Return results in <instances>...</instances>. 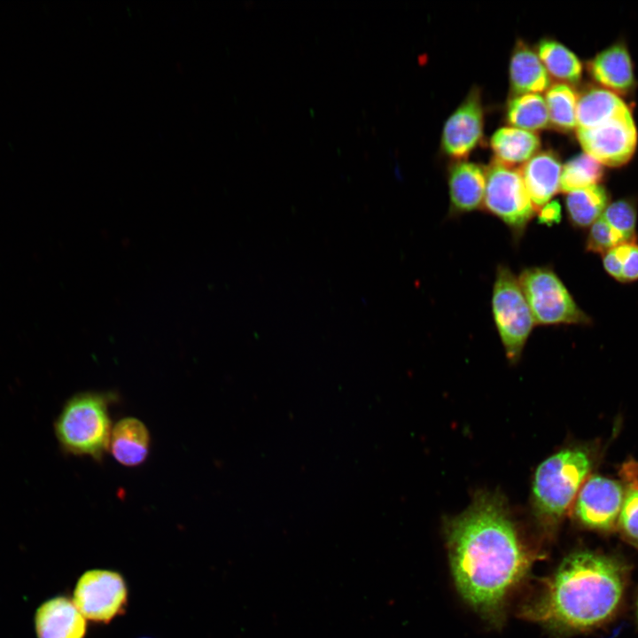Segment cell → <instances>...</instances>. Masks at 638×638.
Instances as JSON below:
<instances>
[{
    "label": "cell",
    "instance_id": "f1b7e54d",
    "mask_svg": "<svg viewBox=\"0 0 638 638\" xmlns=\"http://www.w3.org/2000/svg\"><path fill=\"white\" fill-rule=\"evenodd\" d=\"M540 222L552 225L561 220V206L557 201H549L538 212Z\"/></svg>",
    "mask_w": 638,
    "mask_h": 638
},
{
    "label": "cell",
    "instance_id": "e0dca14e",
    "mask_svg": "<svg viewBox=\"0 0 638 638\" xmlns=\"http://www.w3.org/2000/svg\"><path fill=\"white\" fill-rule=\"evenodd\" d=\"M150 444V432L145 424L137 418L125 417L113 426L109 448L118 463L136 467L146 460Z\"/></svg>",
    "mask_w": 638,
    "mask_h": 638
},
{
    "label": "cell",
    "instance_id": "7c38bea8",
    "mask_svg": "<svg viewBox=\"0 0 638 638\" xmlns=\"http://www.w3.org/2000/svg\"><path fill=\"white\" fill-rule=\"evenodd\" d=\"M36 638H84L87 619L73 599L56 595L42 603L34 617Z\"/></svg>",
    "mask_w": 638,
    "mask_h": 638
},
{
    "label": "cell",
    "instance_id": "6da1fadb",
    "mask_svg": "<svg viewBox=\"0 0 638 638\" xmlns=\"http://www.w3.org/2000/svg\"><path fill=\"white\" fill-rule=\"evenodd\" d=\"M446 533L461 595L483 615L496 616L531 564L502 497L476 495L466 510L447 520Z\"/></svg>",
    "mask_w": 638,
    "mask_h": 638
},
{
    "label": "cell",
    "instance_id": "d6986e66",
    "mask_svg": "<svg viewBox=\"0 0 638 638\" xmlns=\"http://www.w3.org/2000/svg\"><path fill=\"white\" fill-rule=\"evenodd\" d=\"M627 108L615 93L603 88H590L578 96L576 129H588Z\"/></svg>",
    "mask_w": 638,
    "mask_h": 638
},
{
    "label": "cell",
    "instance_id": "603a6c76",
    "mask_svg": "<svg viewBox=\"0 0 638 638\" xmlns=\"http://www.w3.org/2000/svg\"><path fill=\"white\" fill-rule=\"evenodd\" d=\"M577 98L570 85L561 82L550 85L546 91L545 101L551 127L562 132H570L577 127Z\"/></svg>",
    "mask_w": 638,
    "mask_h": 638
},
{
    "label": "cell",
    "instance_id": "83f0119b",
    "mask_svg": "<svg viewBox=\"0 0 638 638\" xmlns=\"http://www.w3.org/2000/svg\"><path fill=\"white\" fill-rule=\"evenodd\" d=\"M638 280V244H632L631 250L623 264L621 283Z\"/></svg>",
    "mask_w": 638,
    "mask_h": 638
},
{
    "label": "cell",
    "instance_id": "9a60e30c",
    "mask_svg": "<svg viewBox=\"0 0 638 638\" xmlns=\"http://www.w3.org/2000/svg\"><path fill=\"white\" fill-rule=\"evenodd\" d=\"M592 78L613 93H628L634 86L633 64L627 49L616 43L599 52L589 63Z\"/></svg>",
    "mask_w": 638,
    "mask_h": 638
},
{
    "label": "cell",
    "instance_id": "52a82bcc",
    "mask_svg": "<svg viewBox=\"0 0 638 638\" xmlns=\"http://www.w3.org/2000/svg\"><path fill=\"white\" fill-rule=\"evenodd\" d=\"M483 206L504 222L517 239L536 214L520 170L495 160L486 167Z\"/></svg>",
    "mask_w": 638,
    "mask_h": 638
},
{
    "label": "cell",
    "instance_id": "ac0fdd59",
    "mask_svg": "<svg viewBox=\"0 0 638 638\" xmlns=\"http://www.w3.org/2000/svg\"><path fill=\"white\" fill-rule=\"evenodd\" d=\"M541 145L535 132L510 126L497 129L490 139L494 160L513 167L527 162L540 152Z\"/></svg>",
    "mask_w": 638,
    "mask_h": 638
},
{
    "label": "cell",
    "instance_id": "7a4b0ae2",
    "mask_svg": "<svg viewBox=\"0 0 638 638\" xmlns=\"http://www.w3.org/2000/svg\"><path fill=\"white\" fill-rule=\"evenodd\" d=\"M625 576L614 559L594 552L568 556L527 617L563 631H584L608 621L623 597Z\"/></svg>",
    "mask_w": 638,
    "mask_h": 638
},
{
    "label": "cell",
    "instance_id": "5bb4252c",
    "mask_svg": "<svg viewBox=\"0 0 638 638\" xmlns=\"http://www.w3.org/2000/svg\"><path fill=\"white\" fill-rule=\"evenodd\" d=\"M519 170L537 213L560 191L562 164L559 157L550 150L539 152Z\"/></svg>",
    "mask_w": 638,
    "mask_h": 638
},
{
    "label": "cell",
    "instance_id": "30bf717a",
    "mask_svg": "<svg viewBox=\"0 0 638 638\" xmlns=\"http://www.w3.org/2000/svg\"><path fill=\"white\" fill-rule=\"evenodd\" d=\"M624 497L623 486L618 481L592 476L585 480L577 494L575 517L587 527L611 529L619 519Z\"/></svg>",
    "mask_w": 638,
    "mask_h": 638
},
{
    "label": "cell",
    "instance_id": "1f68e13d",
    "mask_svg": "<svg viewBox=\"0 0 638 638\" xmlns=\"http://www.w3.org/2000/svg\"><path fill=\"white\" fill-rule=\"evenodd\" d=\"M637 616H638V601H637Z\"/></svg>",
    "mask_w": 638,
    "mask_h": 638
},
{
    "label": "cell",
    "instance_id": "7402d4cb",
    "mask_svg": "<svg viewBox=\"0 0 638 638\" xmlns=\"http://www.w3.org/2000/svg\"><path fill=\"white\" fill-rule=\"evenodd\" d=\"M506 121L510 127L535 133L549 128L545 98L534 93L511 96L506 107Z\"/></svg>",
    "mask_w": 638,
    "mask_h": 638
},
{
    "label": "cell",
    "instance_id": "4dcf8cb0",
    "mask_svg": "<svg viewBox=\"0 0 638 638\" xmlns=\"http://www.w3.org/2000/svg\"><path fill=\"white\" fill-rule=\"evenodd\" d=\"M625 471L626 476L628 478L630 484L638 485V475H635L630 467L625 468Z\"/></svg>",
    "mask_w": 638,
    "mask_h": 638
},
{
    "label": "cell",
    "instance_id": "4fadbf2b",
    "mask_svg": "<svg viewBox=\"0 0 638 638\" xmlns=\"http://www.w3.org/2000/svg\"><path fill=\"white\" fill-rule=\"evenodd\" d=\"M450 213L461 214L483 206L486 167L466 160L455 161L448 169Z\"/></svg>",
    "mask_w": 638,
    "mask_h": 638
},
{
    "label": "cell",
    "instance_id": "484cf974",
    "mask_svg": "<svg viewBox=\"0 0 638 638\" xmlns=\"http://www.w3.org/2000/svg\"><path fill=\"white\" fill-rule=\"evenodd\" d=\"M623 243H626L625 237L600 217L590 227L586 250L604 254Z\"/></svg>",
    "mask_w": 638,
    "mask_h": 638
},
{
    "label": "cell",
    "instance_id": "d4e9b609",
    "mask_svg": "<svg viewBox=\"0 0 638 638\" xmlns=\"http://www.w3.org/2000/svg\"><path fill=\"white\" fill-rule=\"evenodd\" d=\"M601 217L619 231L626 242H635L637 209L633 200L622 198L609 204Z\"/></svg>",
    "mask_w": 638,
    "mask_h": 638
},
{
    "label": "cell",
    "instance_id": "cb8c5ba5",
    "mask_svg": "<svg viewBox=\"0 0 638 638\" xmlns=\"http://www.w3.org/2000/svg\"><path fill=\"white\" fill-rule=\"evenodd\" d=\"M603 168L596 160L587 153L570 159L563 167L560 191H573L597 185L603 178Z\"/></svg>",
    "mask_w": 638,
    "mask_h": 638
},
{
    "label": "cell",
    "instance_id": "5b68a950",
    "mask_svg": "<svg viewBox=\"0 0 638 638\" xmlns=\"http://www.w3.org/2000/svg\"><path fill=\"white\" fill-rule=\"evenodd\" d=\"M518 282L537 325L591 323L558 277L547 267L524 269Z\"/></svg>",
    "mask_w": 638,
    "mask_h": 638
},
{
    "label": "cell",
    "instance_id": "3957f363",
    "mask_svg": "<svg viewBox=\"0 0 638 638\" xmlns=\"http://www.w3.org/2000/svg\"><path fill=\"white\" fill-rule=\"evenodd\" d=\"M112 397L105 393L82 392L66 400L53 423L64 454L102 458L109 448L113 430L109 415Z\"/></svg>",
    "mask_w": 638,
    "mask_h": 638
},
{
    "label": "cell",
    "instance_id": "f546056e",
    "mask_svg": "<svg viewBox=\"0 0 638 638\" xmlns=\"http://www.w3.org/2000/svg\"><path fill=\"white\" fill-rule=\"evenodd\" d=\"M603 263L606 272L619 282H621L623 264L616 256L613 249L603 254Z\"/></svg>",
    "mask_w": 638,
    "mask_h": 638
},
{
    "label": "cell",
    "instance_id": "9c48e42d",
    "mask_svg": "<svg viewBox=\"0 0 638 638\" xmlns=\"http://www.w3.org/2000/svg\"><path fill=\"white\" fill-rule=\"evenodd\" d=\"M577 137L585 153L613 167L627 163L637 145L636 127L628 107L595 127L577 129Z\"/></svg>",
    "mask_w": 638,
    "mask_h": 638
},
{
    "label": "cell",
    "instance_id": "8992f818",
    "mask_svg": "<svg viewBox=\"0 0 638 638\" xmlns=\"http://www.w3.org/2000/svg\"><path fill=\"white\" fill-rule=\"evenodd\" d=\"M492 311L506 355L516 362L535 323L518 278L503 265L496 269Z\"/></svg>",
    "mask_w": 638,
    "mask_h": 638
},
{
    "label": "cell",
    "instance_id": "ba28073f",
    "mask_svg": "<svg viewBox=\"0 0 638 638\" xmlns=\"http://www.w3.org/2000/svg\"><path fill=\"white\" fill-rule=\"evenodd\" d=\"M72 599L86 619L106 624L125 610L128 588L119 572L92 569L79 577Z\"/></svg>",
    "mask_w": 638,
    "mask_h": 638
},
{
    "label": "cell",
    "instance_id": "ffe728a7",
    "mask_svg": "<svg viewBox=\"0 0 638 638\" xmlns=\"http://www.w3.org/2000/svg\"><path fill=\"white\" fill-rule=\"evenodd\" d=\"M537 54L549 76L565 84H575L582 74L578 57L561 43L544 38L537 47Z\"/></svg>",
    "mask_w": 638,
    "mask_h": 638
},
{
    "label": "cell",
    "instance_id": "2e32d148",
    "mask_svg": "<svg viewBox=\"0 0 638 638\" xmlns=\"http://www.w3.org/2000/svg\"><path fill=\"white\" fill-rule=\"evenodd\" d=\"M510 85L511 96L540 94L550 87V76L537 52L521 40L516 43L511 53Z\"/></svg>",
    "mask_w": 638,
    "mask_h": 638
},
{
    "label": "cell",
    "instance_id": "277c9868",
    "mask_svg": "<svg viewBox=\"0 0 638 638\" xmlns=\"http://www.w3.org/2000/svg\"><path fill=\"white\" fill-rule=\"evenodd\" d=\"M589 452L578 447L552 455L537 468L533 484V506L547 525H556L577 496L592 469Z\"/></svg>",
    "mask_w": 638,
    "mask_h": 638
},
{
    "label": "cell",
    "instance_id": "44dd1931",
    "mask_svg": "<svg viewBox=\"0 0 638 638\" xmlns=\"http://www.w3.org/2000/svg\"><path fill=\"white\" fill-rule=\"evenodd\" d=\"M610 196L602 185H593L567 193L565 206L572 226L587 228L601 217Z\"/></svg>",
    "mask_w": 638,
    "mask_h": 638
},
{
    "label": "cell",
    "instance_id": "8fae6325",
    "mask_svg": "<svg viewBox=\"0 0 638 638\" xmlns=\"http://www.w3.org/2000/svg\"><path fill=\"white\" fill-rule=\"evenodd\" d=\"M483 129L481 96L479 90L473 88L445 122L441 149L454 160H464L481 141Z\"/></svg>",
    "mask_w": 638,
    "mask_h": 638
},
{
    "label": "cell",
    "instance_id": "4316f807",
    "mask_svg": "<svg viewBox=\"0 0 638 638\" xmlns=\"http://www.w3.org/2000/svg\"><path fill=\"white\" fill-rule=\"evenodd\" d=\"M624 535L638 543V485L630 484L619 517Z\"/></svg>",
    "mask_w": 638,
    "mask_h": 638
}]
</instances>
